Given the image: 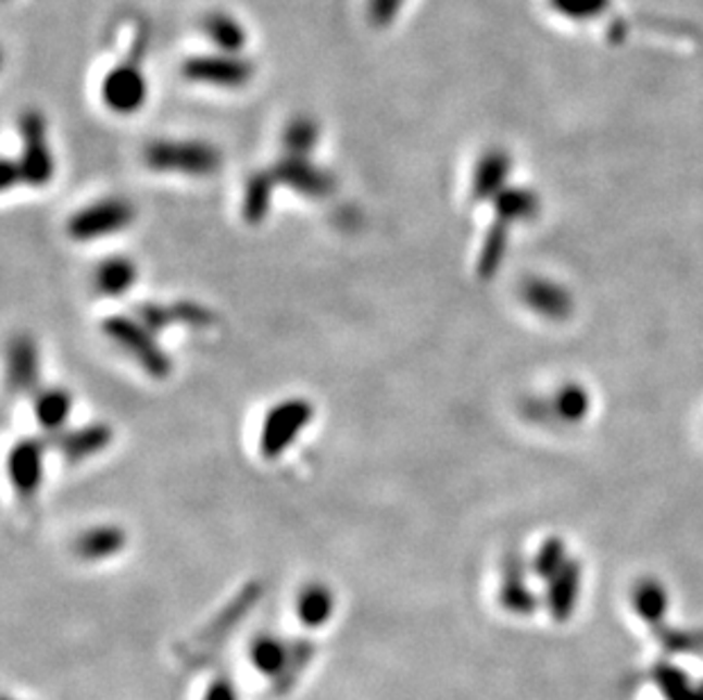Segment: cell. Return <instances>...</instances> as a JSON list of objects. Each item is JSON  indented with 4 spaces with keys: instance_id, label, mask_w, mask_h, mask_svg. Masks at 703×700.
Returning a JSON list of instances; mask_svg holds the SVG:
<instances>
[{
    "instance_id": "6da1fadb",
    "label": "cell",
    "mask_w": 703,
    "mask_h": 700,
    "mask_svg": "<svg viewBox=\"0 0 703 700\" xmlns=\"http://www.w3.org/2000/svg\"><path fill=\"white\" fill-rule=\"evenodd\" d=\"M143 164L155 173H178L189 178H210L219 173L222 150L201 139H155L143 148Z\"/></svg>"
},
{
    "instance_id": "7a4b0ae2",
    "label": "cell",
    "mask_w": 703,
    "mask_h": 700,
    "mask_svg": "<svg viewBox=\"0 0 703 700\" xmlns=\"http://www.w3.org/2000/svg\"><path fill=\"white\" fill-rule=\"evenodd\" d=\"M103 335L114 341L126 355H130L141 371L151 375L153 380H164L172 375L174 362L166 350L158 343L155 333H151L137 316L112 314L101 323Z\"/></svg>"
},
{
    "instance_id": "3957f363",
    "label": "cell",
    "mask_w": 703,
    "mask_h": 700,
    "mask_svg": "<svg viewBox=\"0 0 703 700\" xmlns=\"http://www.w3.org/2000/svg\"><path fill=\"white\" fill-rule=\"evenodd\" d=\"M317 648L305 639H294L285 643L274 635H260L251 643V662L253 666L276 680V691L285 693L292 689L299 675L310 666Z\"/></svg>"
},
{
    "instance_id": "277c9868",
    "label": "cell",
    "mask_w": 703,
    "mask_h": 700,
    "mask_svg": "<svg viewBox=\"0 0 703 700\" xmlns=\"http://www.w3.org/2000/svg\"><path fill=\"white\" fill-rule=\"evenodd\" d=\"M314 418V405L305 398H287L266 412L260 430V453L266 460H278L297 443L301 433Z\"/></svg>"
},
{
    "instance_id": "5b68a950",
    "label": "cell",
    "mask_w": 703,
    "mask_h": 700,
    "mask_svg": "<svg viewBox=\"0 0 703 700\" xmlns=\"http://www.w3.org/2000/svg\"><path fill=\"white\" fill-rule=\"evenodd\" d=\"M135 216L137 212L130 200L116 196L103 198L71 216L66 223V235L80 243L103 239L130 228Z\"/></svg>"
},
{
    "instance_id": "8992f818",
    "label": "cell",
    "mask_w": 703,
    "mask_h": 700,
    "mask_svg": "<svg viewBox=\"0 0 703 700\" xmlns=\"http://www.w3.org/2000/svg\"><path fill=\"white\" fill-rule=\"evenodd\" d=\"M21 135V171L23 183L30 187H46L55 175V160L46 137V118L39 110L28 108L18 114Z\"/></svg>"
},
{
    "instance_id": "52a82bcc",
    "label": "cell",
    "mask_w": 703,
    "mask_h": 700,
    "mask_svg": "<svg viewBox=\"0 0 703 700\" xmlns=\"http://www.w3.org/2000/svg\"><path fill=\"white\" fill-rule=\"evenodd\" d=\"M180 73L185 75V80L197 85H210L219 89H241L253 80L255 66L244 55H230L216 50V53L187 58L183 62Z\"/></svg>"
},
{
    "instance_id": "ba28073f",
    "label": "cell",
    "mask_w": 703,
    "mask_h": 700,
    "mask_svg": "<svg viewBox=\"0 0 703 700\" xmlns=\"http://www.w3.org/2000/svg\"><path fill=\"white\" fill-rule=\"evenodd\" d=\"M272 173L278 185L292 189L305 198H328L337 189L335 175L314 164L305 155H289L285 153L274 166Z\"/></svg>"
},
{
    "instance_id": "9c48e42d",
    "label": "cell",
    "mask_w": 703,
    "mask_h": 700,
    "mask_svg": "<svg viewBox=\"0 0 703 700\" xmlns=\"http://www.w3.org/2000/svg\"><path fill=\"white\" fill-rule=\"evenodd\" d=\"M103 103L116 114H135L149 98V83L135 62H121L101 83Z\"/></svg>"
},
{
    "instance_id": "30bf717a",
    "label": "cell",
    "mask_w": 703,
    "mask_h": 700,
    "mask_svg": "<svg viewBox=\"0 0 703 700\" xmlns=\"http://www.w3.org/2000/svg\"><path fill=\"white\" fill-rule=\"evenodd\" d=\"M46 448V437L21 439L12 446L8 455V475L21 498H33L41 489Z\"/></svg>"
},
{
    "instance_id": "8fae6325",
    "label": "cell",
    "mask_w": 703,
    "mask_h": 700,
    "mask_svg": "<svg viewBox=\"0 0 703 700\" xmlns=\"http://www.w3.org/2000/svg\"><path fill=\"white\" fill-rule=\"evenodd\" d=\"M112 439H114V430L108 423H101V421L80 425V428H74V430H64L51 439L46 437L48 446H55L60 450V455L68 464H80L93 455L103 453V450L112 443Z\"/></svg>"
},
{
    "instance_id": "7c38bea8",
    "label": "cell",
    "mask_w": 703,
    "mask_h": 700,
    "mask_svg": "<svg viewBox=\"0 0 703 700\" xmlns=\"http://www.w3.org/2000/svg\"><path fill=\"white\" fill-rule=\"evenodd\" d=\"M41 362L39 348L28 335H16L8 348V380L10 387L18 393L39 391Z\"/></svg>"
},
{
    "instance_id": "4fadbf2b",
    "label": "cell",
    "mask_w": 703,
    "mask_h": 700,
    "mask_svg": "<svg viewBox=\"0 0 703 700\" xmlns=\"http://www.w3.org/2000/svg\"><path fill=\"white\" fill-rule=\"evenodd\" d=\"M71 410H74V398L62 387H46L35 393L33 412L48 439L66 430Z\"/></svg>"
},
{
    "instance_id": "5bb4252c",
    "label": "cell",
    "mask_w": 703,
    "mask_h": 700,
    "mask_svg": "<svg viewBox=\"0 0 703 700\" xmlns=\"http://www.w3.org/2000/svg\"><path fill=\"white\" fill-rule=\"evenodd\" d=\"M128 535L118 525H96V528L85 530L76 543L74 550L80 560L87 562H101L118 555L121 550L126 548Z\"/></svg>"
},
{
    "instance_id": "9a60e30c",
    "label": "cell",
    "mask_w": 703,
    "mask_h": 700,
    "mask_svg": "<svg viewBox=\"0 0 703 700\" xmlns=\"http://www.w3.org/2000/svg\"><path fill=\"white\" fill-rule=\"evenodd\" d=\"M201 28L219 53L241 55V50L247 48V41H249L247 28L239 23V18H235L224 10L208 12L201 21Z\"/></svg>"
},
{
    "instance_id": "2e32d148",
    "label": "cell",
    "mask_w": 703,
    "mask_h": 700,
    "mask_svg": "<svg viewBox=\"0 0 703 700\" xmlns=\"http://www.w3.org/2000/svg\"><path fill=\"white\" fill-rule=\"evenodd\" d=\"M137 278H139V271L130 258L112 255L96 266L93 287L105 298H118L135 287Z\"/></svg>"
},
{
    "instance_id": "e0dca14e",
    "label": "cell",
    "mask_w": 703,
    "mask_h": 700,
    "mask_svg": "<svg viewBox=\"0 0 703 700\" xmlns=\"http://www.w3.org/2000/svg\"><path fill=\"white\" fill-rule=\"evenodd\" d=\"M276 178L269 171H255L249 175L244 187V200H241V214L249 225H260L272 210V198L276 189Z\"/></svg>"
},
{
    "instance_id": "ac0fdd59",
    "label": "cell",
    "mask_w": 703,
    "mask_h": 700,
    "mask_svg": "<svg viewBox=\"0 0 703 700\" xmlns=\"http://www.w3.org/2000/svg\"><path fill=\"white\" fill-rule=\"evenodd\" d=\"M297 612L307 628H322L335 612V596L330 587L322 583L305 585V589L299 593V600H297Z\"/></svg>"
},
{
    "instance_id": "d6986e66",
    "label": "cell",
    "mask_w": 703,
    "mask_h": 700,
    "mask_svg": "<svg viewBox=\"0 0 703 700\" xmlns=\"http://www.w3.org/2000/svg\"><path fill=\"white\" fill-rule=\"evenodd\" d=\"M322 137L319 130V123L314 121L307 114H299L294 118H289L285 130H283V148L285 153L289 155H305L310 158V153L314 148H317Z\"/></svg>"
},
{
    "instance_id": "ffe728a7",
    "label": "cell",
    "mask_w": 703,
    "mask_h": 700,
    "mask_svg": "<svg viewBox=\"0 0 703 700\" xmlns=\"http://www.w3.org/2000/svg\"><path fill=\"white\" fill-rule=\"evenodd\" d=\"M505 173H507V158L501 153V150H492V153H488L478 162L476 178H474V193L478 198L492 196L501 187Z\"/></svg>"
},
{
    "instance_id": "44dd1931",
    "label": "cell",
    "mask_w": 703,
    "mask_h": 700,
    "mask_svg": "<svg viewBox=\"0 0 703 700\" xmlns=\"http://www.w3.org/2000/svg\"><path fill=\"white\" fill-rule=\"evenodd\" d=\"M172 314L176 323L189 325V328H210L216 323V314L197 300H176L172 303Z\"/></svg>"
},
{
    "instance_id": "7402d4cb",
    "label": "cell",
    "mask_w": 703,
    "mask_h": 700,
    "mask_svg": "<svg viewBox=\"0 0 703 700\" xmlns=\"http://www.w3.org/2000/svg\"><path fill=\"white\" fill-rule=\"evenodd\" d=\"M551 8L569 18H594L608 10L611 0H549Z\"/></svg>"
},
{
    "instance_id": "603a6c76",
    "label": "cell",
    "mask_w": 703,
    "mask_h": 700,
    "mask_svg": "<svg viewBox=\"0 0 703 700\" xmlns=\"http://www.w3.org/2000/svg\"><path fill=\"white\" fill-rule=\"evenodd\" d=\"M135 316L155 335L166 330V328H172V325H176L174 314H172V305H162V303H139L135 308Z\"/></svg>"
},
{
    "instance_id": "cb8c5ba5",
    "label": "cell",
    "mask_w": 703,
    "mask_h": 700,
    "mask_svg": "<svg viewBox=\"0 0 703 700\" xmlns=\"http://www.w3.org/2000/svg\"><path fill=\"white\" fill-rule=\"evenodd\" d=\"M403 5L405 0H367V16L376 28H390Z\"/></svg>"
},
{
    "instance_id": "d4e9b609",
    "label": "cell",
    "mask_w": 703,
    "mask_h": 700,
    "mask_svg": "<svg viewBox=\"0 0 703 700\" xmlns=\"http://www.w3.org/2000/svg\"><path fill=\"white\" fill-rule=\"evenodd\" d=\"M205 700H239V691H237V685L230 678V673L222 671L219 675H216V678L212 680V685L208 687Z\"/></svg>"
},
{
    "instance_id": "484cf974",
    "label": "cell",
    "mask_w": 703,
    "mask_h": 700,
    "mask_svg": "<svg viewBox=\"0 0 703 700\" xmlns=\"http://www.w3.org/2000/svg\"><path fill=\"white\" fill-rule=\"evenodd\" d=\"M18 183H23V171H21L18 160H5L3 166H0V187L8 191L12 187H16Z\"/></svg>"
},
{
    "instance_id": "4316f807",
    "label": "cell",
    "mask_w": 703,
    "mask_h": 700,
    "mask_svg": "<svg viewBox=\"0 0 703 700\" xmlns=\"http://www.w3.org/2000/svg\"><path fill=\"white\" fill-rule=\"evenodd\" d=\"M8 700H12V698H8Z\"/></svg>"
}]
</instances>
